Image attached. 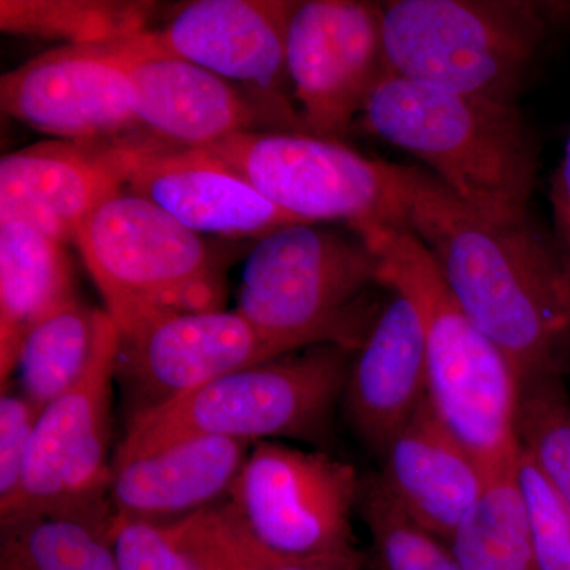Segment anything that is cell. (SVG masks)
<instances>
[{
	"label": "cell",
	"mask_w": 570,
	"mask_h": 570,
	"mask_svg": "<svg viewBox=\"0 0 570 570\" xmlns=\"http://www.w3.org/2000/svg\"><path fill=\"white\" fill-rule=\"evenodd\" d=\"M299 223L407 228L404 167L367 159L344 142L291 130L234 135L202 149Z\"/></svg>",
	"instance_id": "obj_8"
},
{
	"label": "cell",
	"mask_w": 570,
	"mask_h": 570,
	"mask_svg": "<svg viewBox=\"0 0 570 570\" xmlns=\"http://www.w3.org/2000/svg\"><path fill=\"white\" fill-rule=\"evenodd\" d=\"M543 3L395 0L382 7L390 73L442 91L517 104L549 39Z\"/></svg>",
	"instance_id": "obj_7"
},
{
	"label": "cell",
	"mask_w": 570,
	"mask_h": 570,
	"mask_svg": "<svg viewBox=\"0 0 570 570\" xmlns=\"http://www.w3.org/2000/svg\"><path fill=\"white\" fill-rule=\"evenodd\" d=\"M285 67L306 132L340 141L389 73L382 7L354 0L296 2Z\"/></svg>",
	"instance_id": "obj_12"
},
{
	"label": "cell",
	"mask_w": 570,
	"mask_h": 570,
	"mask_svg": "<svg viewBox=\"0 0 570 570\" xmlns=\"http://www.w3.org/2000/svg\"><path fill=\"white\" fill-rule=\"evenodd\" d=\"M75 245L119 333L168 314L224 309L227 257L127 187L92 209Z\"/></svg>",
	"instance_id": "obj_6"
},
{
	"label": "cell",
	"mask_w": 570,
	"mask_h": 570,
	"mask_svg": "<svg viewBox=\"0 0 570 570\" xmlns=\"http://www.w3.org/2000/svg\"><path fill=\"white\" fill-rule=\"evenodd\" d=\"M111 524L13 513L0 519V570H116Z\"/></svg>",
	"instance_id": "obj_23"
},
{
	"label": "cell",
	"mask_w": 570,
	"mask_h": 570,
	"mask_svg": "<svg viewBox=\"0 0 570 570\" xmlns=\"http://www.w3.org/2000/svg\"><path fill=\"white\" fill-rule=\"evenodd\" d=\"M175 527L184 542L204 560L208 570H235L219 547L209 538L197 513L181 521H175Z\"/></svg>",
	"instance_id": "obj_33"
},
{
	"label": "cell",
	"mask_w": 570,
	"mask_h": 570,
	"mask_svg": "<svg viewBox=\"0 0 570 570\" xmlns=\"http://www.w3.org/2000/svg\"><path fill=\"white\" fill-rule=\"evenodd\" d=\"M539 570H570V508L520 450L513 471Z\"/></svg>",
	"instance_id": "obj_28"
},
{
	"label": "cell",
	"mask_w": 570,
	"mask_h": 570,
	"mask_svg": "<svg viewBox=\"0 0 570 570\" xmlns=\"http://www.w3.org/2000/svg\"><path fill=\"white\" fill-rule=\"evenodd\" d=\"M119 330L105 328L91 366L40 412L20 493L9 512L112 523V395Z\"/></svg>",
	"instance_id": "obj_10"
},
{
	"label": "cell",
	"mask_w": 570,
	"mask_h": 570,
	"mask_svg": "<svg viewBox=\"0 0 570 570\" xmlns=\"http://www.w3.org/2000/svg\"><path fill=\"white\" fill-rule=\"evenodd\" d=\"M354 354L318 344L216 379L127 425L112 466L195 436L326 448Z\"/></svg>",
	"instance_id": "obj_5"
},
{
	"label": "cell",
	"mask_w": 570,
	"mask_h": 570,
	"mask_svg": "<svg viewBox=\"0 0 570 570\" xmlns=\"http://www.w3.org/2000/svg\"><path fill=\"white\" fill-rule=\"evenodd\" d=\"M209 538L214 540L235 570H365L340 562L299 560L283 557L265 549L253 535L247 534L225 508V504L197 513Z\"/></svg>",
	"instance_id": "obj_31"
},
{
	"label": "cell",
	"mask_w": 570,
	"mask_h": 570,
	"mask_svg": "<svg viewBox=\"0 0 570 570\" xmlns=\"http://www.w3.org/2000/svg\"><path fill=\"white\" fill-rule=\"evenodd\" d=\"M449 543L464 570H539L513 472L490 483Z\"/></svg>",
	"instance_id": "obj_25"
},
{
	"label": "cell",
	"mask_w": 570,
	"mask_h": 570,
	"mask_svg": "<svg viewBox=\"0 0 570 570\" xmlns=\"http://www.w3.org/2000/svg\"><path fill=\"white\" fill-rule=\"evenodd\" d=\"M390 294L352 358L341 401L348 426L376 459L428 400L420 318L406 296Z\"/></svg>",
	"instance_id": "obj_18"
},
{
	"label": "cell",
	"mask_w": 570,
	"mask_h": 570,
	"mask_svg": "<svg viewBox=\"0 0 570 570\" xmlns=\"http://www.w3.org/2000/svg\"><path fill=\"white\" fill-rule=\"evenodd\" d=\"M517 439L570 508V395L562 373L521 382Z\"/></svg>",
	"instance_id": "obj_27"
},
{
	"label": "cell",
	"mask_w": 570,
	"mask_h": 570,
	"mask_svg": "<svg viewBox=\"0 0 570 570\" xmlns=\"http://www.w3.org/2000/svg\"><path fill=\"white\" fill-rule=\"evenodd\" d=\"M362 474L326 450L255 442L225 508L265 549L299 560L370 569L360 547Z\"/></svg>",
	"instance_id": "obj_9"
},
{
	"label": "cell",
	"mask_w": 570,
	"mask_h": 570,
	"mask_svg": "<svg viewBox=\"0 0 570 570\" xmlns=\"http://www.w3.org/2000/svg\"><path fill=\"white\" fill-rule=\"evenodd\" d=\"M111 543L116 570H208L175 523L112 517Z\"/></svg>",
	"instance_id": "obj_29"
},
{
	"label": "cell",
	"mask_w": 570,
	"mask_h": 570,
	"mask_svg": "<svg viewBox=\"0 0 570 570\" xmlns=\"http://www.w3.org/2000/svg\"><path fill=\"white\" fill-rule=\"evenodd\" d=\"M115 149L130 193L212 242H257L299 223L202 149L171 148L148 137L118 142Z\"/></svg>",
	"instance_id": "obj_16"
},
{
	"label": "cell",
	"mask_w": 570,
	"mask_h": 570,
	"mask_svg": "<svg viewBox=\"0 0 570 570\" xmlns=\"http://www.w3.org/2000/svg\"><path fill=\"white\" fill-rule=\"evenodd\" d=\"M105 45L129 80L141 132L159 145L205 149L257 130L303 132L245 89L164 50L149 31Z\"/></svg>",
	"instance_id": "obj_13"
},
{
	"label": "cell",
	"mask_w": 570,
	"mask_h": 570,
	"mask_svg": "<svg viewBox=\"0 0 570 570\" xmlns=\"http://www.w3.org/2000/svg\"><path fill=\"white\" fill-rule=\"evenodd\" d=\"M358 517L370 535L371 570H464L449 542L397 508L376 472L362 475Z\"/></svg>",
	"instance_id": "obj_26"
},
{
	"label": "cell",
	"mask_w": 570,
	"mask_h": 570,
	"mask_svg": "<svg viewBox=\"0 0 570 570\" xmlns=\"http://www.w3.org/2000/svg\"><path fill=\"white\" fill-rule=\"evenodd\" d=\"M377 460L379 482L397 508L445 542L466 523L493 482L439 419L430 397Z\"/></svg>",
	"instance_id": "obj_17"
},
{
	"label": "cell",
	"mask_w": 570,
	"mask_h": 570,
	"mask_svg": "<svg viewBox=\"0 0 570 570\" xmlns=\"http://www.w3.org/2000/svg\"><path fill=\"white\" fill-rule=\"evenodd\" d=\"M407 228L461 309L508 356L520 381L562 373L570 279L530 220L504 223L461 202L430 171L404 167Z\"/></svg>",
	"instance_id": "obj_1"
},
{
	"label": "cell",
	"mask_w": 570,
	"mask_h": 570,
	"mask_svg": "<svg viewBox=\"0 0 570 570\" xmlns=\"http://www.w3.org/2000/svg\"><path fill=\"white\" fill-rule=\"evenodd\" d=\"M381 287V261L362 236L296 223L254 242L236 311L292 351L335 344L356 352L384 305L374 302Z\"/></svg>",
	"instance_id": "obj_4"
},
{
	"label": "cell",
	"mask_w": 570,
	"mask_h": 570,
	"mask_svg": "<svg viewBox=\"0 0 570 570\" xmlns=\"http://www.w3.org/2000/svg\"><path fill=\"white\" fill-rule=\"evenodd\" d=\"M122 187L115 145L37 142L0 160V220H21L69 245L92 209Z\"/></svg>",
	"instance_id": "obj_19"
},
{
	"label": "cell",
	"mask_w": 570,
	"mask_h": 570,
	"mask_svg": "<svg viewBox=\"0 0 570 570\" xmlns=\"http://www.w3.org/2000/svg\"><path fill=\"white\" fill-rule=\"evenodd\" d=\"M295 6L285 0H194L149 33L164 50L245 89L306 132L285 67Z\"/></svg>",
	"instance_id": "obj_15"
},
{
	"label": "cell",
	"mask_w": 570,
	"mask_h": 570,
	"mask_svg": "<svg viewBox=\"0 0 570 570\" xmlns=\"http://www.w3.org/2000/svg\"><path fill=\"white\" fill-rule=\"evenodd\" d=\"M40 409L13 385L0 395V513L9 512L20 493L26 464L31 453Z\"/></svg>",
	"instance_id": "obj_30"
},
{
	"label": "cell",
	"mask_w": 570,
	"mask_h": 570,
	"mask_svg": "<svg viewBox=\"0 0 570 570\" xmlns=\"http://www.w3.org/2000/svg\"><path fill=\"white\" fill-rule=\"evenodd\" d=\"M153 10L149 2L2 0L0 28L69 45H105L146 31Z\"/></svg>",
	"instance_id": "obj_24"
},
{
	"label": "cell",
	"mask_w": 570,
	"mask_h": 570,
	"mask_svg": "<svg viewBox=\"0 0 570 570\" xmlns=\"http://www.w3.org/2000/svg\"><path fill=\"white\" fill-rule=\"evenodd\" d=\"M363 129L428 165L461 202L504 223L530 220L538 146L519 105L442 91L385 73Z\"/></svg>",
	"instance_id": "obj_3"
},
{
	"label": "cell",
	"mask_w": 570,
	"mask_h": 570,
	"mask_svg": "<svg viewBox=\"0 0 570 570\" xmlns=\"http://www.w3.org/2000/svg\"><path fill=\"white\" fill-rule=\"evenodd\" d=\"M0 105L56 140L110 146L145 135L129 80L107 45H66L3 73Z\"/></svg>",
	"instance_id": "obj_14"
},
{
	"label": "cell",
	"mask_w": 570,
	"mask_h": 570,
	"mask_svg": "<svg viewBox=\"0 0 570 570\" xmlns=\"http://www.w3.org/2000/svg\"><path fill=\"white\" fill-rule=\"evenodd\" d=\"M550 198L557 230V253L570 279V135L551 186Z\"/></svg>",
	"instance_id": "obj_32"
},
{
	"label": "cell",
	"mask_w": 570,
	"mask_h": 570,
	"mask_svg": "<svg viewBox=\"0 0 570 570\" xmlns=\"http://www.w3.org/2000/svg\"><path fill=\"white\" fill-rule=\"evenodd\" d=\"M381 261L382 284L406 296L422 325L428 397L439 419L491 480L519 460L517 412L521 381L508 356L461 309L436 262L409 228L358 234Z\"/></svg>",
	"instance_id": "obj_2"
},
{
	"label": "cell",
	"mask_w": 570,
	"mask_h": 570,
	"mask_svg": "<svg viewBox=\"0 0 570 570\" xmlns=\"http://www.w3.org/2000/svg\"><path fill=\"white\" fill-rule=\"evenodd\" d=\"M250 448L238 439L195 436L116 464L112 517L175 523L223 504Z\"/></svg>",
	"instance_id": "obj_20"
},
{
	"label": "cell",
	"mask_w": 570,
	"mask_h": 570,
	"mask_svg": "<svg viewBox=\"0 0 570 570\" xmlns=\"http://www.w3.org/2000/svg\"><path fill=\"white\" fill-rule=\"evenodd\" d=\"M291 352L236 309L168 314L119 333L115 379L126 426L216 379Z\"/></svg>",
	"instance_id": "obj_11"
},
{
	"label": "cell",
	"mask_w": 570,
	"mask_h": 570,
	"mask_svg": "<svg viewBox=\"0 0 570 570\" xmlns=\"http://www.w3.org/2000/svg\"><path fill=\"white\" fill-rule=\"evenodd\" d=\"M66 245L21 220H0V385L13 379L26 335L73 299Z\"/></svg>",
	"instance_id": "obj_21"
},
{
	"label": "cell",
	"mask_w": 570,
	"mask_h": 570,
	"mask_svg": "<svg viewBox=\"0 0 570 570\" xmlns=\"http://www.w3.org/2000/svg\"><path fill=\"white\" fill-rule=\"evenodd\" d=\"M110 322L107 311L75 296L26 335L10 385L43 411L85 376Z\"/></svg>",
	"instance_id": "obj_22"
}]
</instances>
